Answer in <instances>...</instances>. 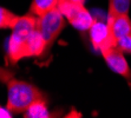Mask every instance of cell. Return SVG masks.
Masks as SVG:
<instances>
[{"label": "cell", "mask_w": 131, "mask_h": 118, "mask_svg": "<svg viewBox=\"0 0 131 118\" xmlns=\"http://www.w3.org/2000/svg\"><path fill=\"white\" fill-rule=\"evenodd\" d=\"M44 98L39 89L24 80L11 78L7 80V105L12 113H24L34 102Z\"/></svg>", "instance_id": "cell-1"}, {"label": "cell", "mask_w": 131, "mask_h": 118, "mask_svg": "<svg viewBox=\"0 0 131 118\" xmlns=\"http://www.w3.org/2000/svg\"><path fill=\"white\" fill-rule=\"evenodd\" d=\"M38 17L32 13L19 17L17 24L13 26L8 41V59L12 64H17L24 59V47L28 37L37 30Z\"/></svg>", "instance_id": "cell-2"}, {"label": "cell", "mask_w": 131, "mask_h": 118, "mask_svg": "<svg viewBox=\"0 0 131 118\" xmlns=\"http://www.w3.org/2000/svg\"><path fill=\"white\" fill-rule=\"evenodd\" d=\"M65 27V17L57 8L49 11L37 19V30L39 31L47 44V51L52 47L58 36Z\"/></svg>", "instance_id": "cell-3"}, {"label": "cell", "mask_w": 131, "mask_h": 118, "mask_svg": "<svg viewBox=\"0 0 131 118\" xmlns=\"http://www.w3.org/2000/svg\"><path fill=\"white\" fill-rule=\"evenodd\" d=\"M58 9L63 13L65 19L77 30L89 31L95 21L90 12L85 8L84 4L71 3L67 0H59Z\"/></svg>", "instance_id": "cell-4"}, {"label": "cell", "mask_w": 131, "mask_h": 118, "mask_svg": "<svg viewBox=\"0 0 131 118\" xmlns=\"http://www.w3.org/2000/svg\"><path fill=\"white\" fill-rule=\"evenodd\" d=\"M104 60L106 61L109 67L116 73L124 77L129 83H131V69L124 57V52L118 46H111L101 52Z\"/></svg>", "instance_id": "cell-5"}, {"label": "cell", "mask_w": 131, "mask_h": 118, "mask_svg": "<svg viewBox=\"0 0 131 118\" xmlns=\"http://www.w3.org/2000/svg\"><path fill=\"white\" fill-rule=\"evenodd\" d=\"M89 33H90V39H91V44L93 46V49L99 52H102L107 47L117 45V42L115 41V39L110 33L107 23L104 24L102 21L95 20L89 30Z\"/></svg>", "instance_id": "cell-6"}, {"label": "cell", "mask_w": 131, "mask_h": 118, "mask_svg": "<svg viewBox=\"0 0 131 118\" xmlns=\"http://www.w3.org/2000/svg\"><path fill=\"white\" fill-rule=\"evenodd\" d=\"M107 26L115 41L118 42L119 39L131 34V19L129 13L107 15Z\"/></svg>", "instance_id": "cell-7"}, {"label": "cell", "mask_w": 131, "mask_h": 118, "mask_svg": "<svg viewBox=\"0 0 131 118\" xmlns=\"http://www.w3.org/2000/svg\"><path fill=\"white\" fill-rule=\"evenodd\" d=\"M47 51V44L44 37L38 30L28 37L24 47V58L27 57H40Z\"/></svg>", "instance_id": "cell-8"}, {"label": "cell", "mask_w": 131, "mask_h": 118, "mask_svg": "<svg viewBox=\"0 0 131 118\" xmlns=\"http://www.w3.org/2000/svg\"><path fill=\"white\" fill-rule=\"evenodd\" d=\"M59 0H32L30 6V13L40 17L49 11L58 7Z\"/></svg>", "instance_id": "cell-9"}, {"label": "cell", "mask_w": 131, "mask_h": 118, "mask_svg": "<svg viewBox=\"0 0 131 118\" xmlns=\"http://www.w3.org/2000/svg\"><path fill=\"white\" fill-rule=\"evenodd\" d=\"M24 117L27 118H46L50 117V113L47 111V106H46V102L44 98L38 99L34 102L32 105L28 108L26 111L24 112Z\"/></svg>", "instance_id": "cell-10"}, {"label": "cell", "mask_w": 131, "mask_h": 118, "mask_svg": "<svg viewBox=\"0 0 131 118\" xmlns=\"http://www.w3.org/2000/svg\"><path fill=\"white\" fill-rule=\"evenodd\" d=\"M131 0H109V14L117 15L121 13H129Z\"/></svg>", "instance_id": "cell-11"}, {"label": "cell", "mask_w": 131, "mask_h": 118, "mask_svg": "<svg viewBox=\"0 0 131 118\" xmlns=\"http://www.w3.org/2000/svg\"><path fill=\"white\" fill-rule=\"evenodd\" d=\"M18 19L19 17L13 12L4 8V7L0 8V27L3 30L4 28H11L12 30L13 26L17 24Z\"/></svg>", "instance_id": "cell-12"}, {"label": "cell", "mask_w": 131, "mask_h": 118, "mask_svg": "<svg viewBox=\"0 0 131 118\" xmlns=\"http://www.w3.org/2000/svg\"><path fill=\"white\" fill-rule=\"evenodd\" d=\"M117 46L122 50L124 53H131V34L119 39L117 42Z\"/></svg>", "instance_id": "cell-13"}, {"label": "cell", "mask_w": 131, "mask_h": 118, "mask_svg": "<svg viewBox=\"0 0 131 118\" xmlns=\"http://www.w3.org/2000/svg\"><path fill=\"white\" fill-rule=\"evenodd\" d=\"M0 111H1V117L3 118H11L12 117V112L9 111L8 109H7V108H1V110H0Z\"/></svg>", "instance_id": "cell-14"}, {"label": "cell", "mask_w": 131, "mask_h": 118, "mask_svg": "<svg viewBox=\"0 0 131 118\" xmlns=\"http://www.w3.org/2000/svg\"><path fill=\"white\" fill-rule=\"evenodd\" d=\"M67 1H71V3H77V4H84L85 0H67Z\"/></svg>", "instance_id": "cell-15"}]
</instances>
